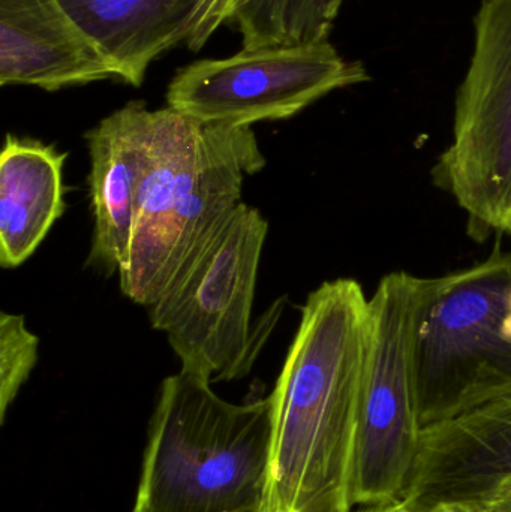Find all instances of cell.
<instances>
[{
    "label": "cell",
    "mask_w": 511,
    "mask_h": 512,
    "mask_svg": "<svg viewBox=\"0 0 511 512\" xmlns=\"http://www.w3.org/2000/svg\"><path fill=\"white\" fill-rule=\"evenodd\" d=\"M371 346L369 298L354 279L306 298L272 399L263 512H354L360 400Z\"/></svg>",
    "instance_id": "obj_1"
},
{
    "label": "cell",
    "mask_w": 511,
    "mask_h": 512,
    "mask_svg": "<svg viewBox=\"0 0 511 512\" xmlns=\"http://www.w3.org/2000/svg\"><path fill=\"white\" fill-rule=\"evenodd\" d=\"M266 158L252 126L201 123L155 111L138 183L123 294L149 307L242 204L243 183Z\"/></svg>",
    "instance_id": "obj_2"
},
{
    "label": "cell",
    "mask_w": 511,
    "mask_h": 512,
    "mask_svg": "<svg viewBox=\"0 0 511 512\" xmlns=\"http://www.w3.org/2000/svg\"><path fill=\"white\" fill-rule=\"evenodd\" d=\"M270 465V396L236 405L180 370L159 388L132 512L263 508Z\"/></svg>",
    "instance_id": "obj_3"
},
{
    "label": "cell",
    "mask_w": 511,
    "mask_h": 512,
    "mask_svg": "<svg viewBox=\"0 0 511 512\" xmlns=\"http://www.w3.org/2000/svg\"><path fill=\"white\" fill-rule=\"evenodd\" d=\"M420 429L511 397V255L438 277L419 325Z\"/></svg>",
    "instance_id": "obj_4"
},
{
    "label": "cell",
    "mask_w": 511,
    "mask_h": 512,
    "mask_svg": "<svg viewBox=\"0 0 511 512\" xmlns=\"http://www.w3.org/2000/svg\"><path fill=\"white\" fill-rule=\"evenodd\" d=\"M269 224L242 203L150 304L149 319L167 336L183 372L204 381L243 378L254 366L251 316Z\"/></svg>",
    "instance_id": "obj_5"
},
{
    "label": "cell",
    "mask_w": 511,
    "mask_h": 512,
    "mask_svg": "<svg viewBox=\"0 0 511 512\" xmlns=\"http://www.w3.org/2000/svg\"><path fill=\"white\" fill-rule=\"evenodd\" d=\"M438 277L387 274L369 297L371 346L354 463L356 510L399 504L420 447L416 342Z\"/></svg>",
    "instance_id": "obj_6"
},
{
    "label": "cell",
    "mask_w": 511,
    "mask_h": 512,
    "mask_svg": "<svg viewBox=\"0 0 511 512\" xmlns=\"http://www.w3.org/2000/svg\"><path fill=\"white\" fill-rule=\"evenodd\" d=\"M474 27L453 140L434 177L467 213L471 234L486 237L511 225V0H483Z\"/></svg>",
    "instance_id": "obj_7"
},
{
    "label": "cell",
    "mask_w": 511,
    "mask_h": 512,
    "mask_svg": "<svg viewBox=\"0 0 511 512\" xmlns=\"http://www.w3.org/2000/svg\"><path fill=\"white\" fill-rule=\"evenodd\" d=\"M369 80L365 65L347 60L327 41L243 48L177 72L168 107L201 123L252 126L296 116L333 90Z\"/></svg>",
    "instance_id": "obj_8"
},
{
    "label": "cell",
    "mask_w": 511,
    "mask_h": 512,
    "mask_svg": "<svg viewBox=\"0 0 511 512\" xmlns=\"http://www.w3.org/2000/svg\"><path fill=\"white\" fill-rule=\"evenodd\" d=\"M510 474L511 397L423 429L402 504L413 512L480 504Z\"/></svg>",
    "instance_id": "obj_9"
},
{
    "label": "cell",
    "mask_w": 511,
    "mask_h": 512,
    "mask_svg": "<svg viewBox=\"0 0 511 512\" xmlns=\"http://www.w3.org/2000/svg\"><path fill=\"white\" fill-rule=\"evenodd\" d=\"M155 111L141 101L102 119L86 134L93 236L87 265L105 276L128 262L138 183L152 137Z\"/></svg>",
    "instance_id": "obj_10"
},
{
    "label": "cell",
    "mask_w": 511,
    "mask_h": 512,
    "mask_svg": "<svg viewBox=\"0 0 511 512\" xmlns=\"http://www.w3.org/2000/svg\"><path fill=\"white\" fill-rule=\"evenodd\" d=\"M119 78L57 0H0V84L48 92Z\"/></svg>",
    "instance_id": "obj_11"
},
{
    "label": "cell",
    "mask_w": 511,
    "mask_h": 512,
    "mask_svg": "<svg viewBox=\"0 0 511 512\" xmlns=\"http://www.w3.org/2000/svg\"><path fill=\"white\" fill-rule=\"evenodd\" d=\"M119 71L140 87L150 63L179 42L198 50L213 0H57Z\"/></svg>",
    "instance_id": "obj_12"
},
{
    "label": "cell",
    "mask_w": 511,
    "mask_h": 512,
    "mask_svg": "<svg viewBox=\"0 0 511 512\" xmlns=\"http://www.w3.org/2000/svg\"><path fill=\"white\" fill-rule=\"evenodd\" d=\"M68 153L6 135L0 155V265L26 262L65 213L63 167Z\"/></svg>",
    "instance_id": "obj_13"
},
{
    "label": "cell",
    "mask_w": 511,
    "mask_h": 512,
    "mask_svg": "<svg viewBox=\"0 0 511 512\" xmlns=\"http://www.w3.org/2000/svg\"><path fill=\"white\" fill-rule=\"evenodd\" d=\"M344 0H249L231 18L246 50L327 41Z\"/></svg>",
    "instance_id": "obj_14"
},
{
    "label": "cell",
    "mask_w": 511,
    "mask_h": 512,
    "mask_svg": "<svg viewBox=\"0 0 511 512\" xmlns=\"http://www.w3.org/2000/svg\"><path fill=\"white\" fill-rule=\"evenodd\" d=\"M39 339L26 327V319L0 313V423L38 363Z\"/></svg>",
    "instance_id": "obj_15"
},
{
    "label": "cell",
    "mask_w": 511,
    "mask_h": 512,
    "mask_svg": "<svg viewBox=\"0 0 511 512\" xmlns=\"http://www.w3.org/2000/svg\"><path fill=\"white\" fill-rule=\"evenodd\" d=\"M249 0H213L212 9H210L209 17H207L206 24H204V36L207 39L212 36V33L221 26L222 23H227L236 14L240 6L245 5Z\"/></svg>",
    "instance_id": "obj_16"
},
{
    "label": "cell",
    "mask_w": 511,
    "mask_h": 512,
    "mask_svg": "<svg viewBox=\"0 0 511 512\" xmlns=\"http://www.w3.org/2000/svg\"><path fill=\"white\" fill-rule=\"evenodd\" d=\"M477 505L491 512H511V474L503 478Z\"/></svg>",
    "instance_id": "obj_17"
},
{
    "label": "cell",
    "mask_w": 511,
    "mask_h": 512,
    "mask_svg": "<svg viewBox=\"0 0 511 512\" xmlns=\"http://www.w3.org/2000/svg\"><path fill=\"white\" fill-rule=\"evenodd\" d=\"M429 512H491L477 504H443Z\"/></svg>",
    "instance_id": "obj_18"
},
{
    "label": "cell",
    "mask_w": 511,
    "mask_h": 512,
    "mask_svg": "<svg viewBox=\"0 0 511 512\" xmlns=\"http://www.w3.org/2000/svg\"><path fill=\"white\" fill-rule=\"evenodd\" d=\"M354 512H413L408 510L402 502L395 505H389V507H381V508H363V510H356Z\"/></svg>",
    "instance_id": "obj_19"
},
{
    "label": "cell",
    "mask_w": 511,
    "mask_h": 512,
    "mask_svg": "<svg viewBox=\"0 0 511 512\" xmlns=\"http://www.w3.org/2000/svg\"><path fill=\"white\" fill-rule=\"evenodd\" d=\"M236 512H263V508H249V510L236 511Z\"/></svg>",
    "instance_id": "obj_20"
},
{
    "label": "cell",
    "mask_w": 511,
    "mask_h": 512,
    "mask_svg": "<svg viewBox=\"0 0 511 512\" xmlns=\"http://www.w3.org/2000/svg\"><path fill=\"white\" fill-rule=\"evenodd\" d=\"M507 234H509V236L511 237V225L509 227V230H507Z\"/></svg>",
    "instance_id": "obj_21"
}]
</instances>
